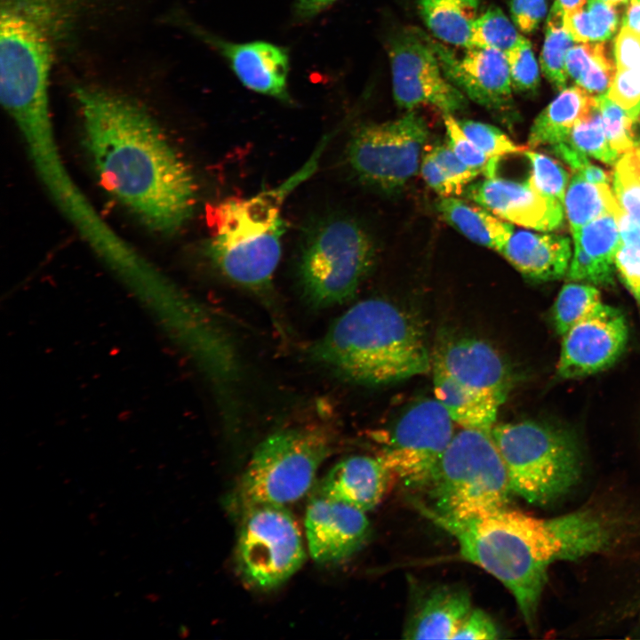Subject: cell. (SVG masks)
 <instances>
[{"label": "cell", "instance_id": "f907efd6", "mask_svg": "<svg viewBox=\"0 0 640 640\" xmlns=\"http://www.w3.org/2000/svg\"><path fill=\"white\" fill-rule=\"evenodd\" d=\"M622 243L640 247V221L624 210L617 217Z\"/></svg>", "mask_w": 640, "mask_h": 640}, {"label": "cell", "instance_id": "74e56055", "mask_svg": "<svg viewBox=\"0 0 640 640\" xmlns=\"http://www.w3.org/2000/svg\"><path fill=\"white\" fill-rule=\"evenodd\" d=\"M466 135L488 156L499 158L525 152L494 125L470 119H457Z\"/></svg>", "mask_w": 640, "mask_h": 640}, {"label": "cell", "instance_id": "9c48e42d", "mask_svg": "<svg viewBox=\"0 0 640 640\" xmlns=\"http://www.w3.org/2000/svg\"><path fill=\"white\" fill-rule=\"evenodd\" d=\"M491 436L504 462L511 493L546 505L566 494L580 476V454L566 432L524 420L495 424Z\"/></svg>", "mask_w": 640, "mask_h": 640}, {"label": "cell", "instance_id": "7bdbcfd3", "mask_svg": "<svg viewBox=\"0 0 640 640\" xmlns=\"http://www.w3.org/2000/svg\"><path fill=\"white\" fill-rule=\"evenodd\" d=\"M614 265L640 308V247L622 243L615 254Z\"/></svg>", "mask_w": 640, "mask_h": 640}, {"label": "cell", "instance_id": "7402d4cb", "mask_svg": "<svg viewBox=\"0 0 640 640\" xmlns=\"http://www.w3.org/2000/svg\"><path fill=\"white\" fill-rule=\"evenodd\" d=\"M500 253L530 279L556 280L567 272L570 239L564 236L514 231Z\"/></svg>", "mask_w": 640, "mask_h": 640}, {"label": "cell", "instance_id": "484cf974", "mask_svg": "<svg viewBox=\"0 0 640 640\" xmlns=\"http://www.w3.org/2000/svg\"><path fill=\"white\" fill-rule=\"evenodd\" d=\"M565 64L568 76L595 97L608 92L617 72L606 41L574 44Z\"/></svg>", "mask_w": 640, "mask_h": 640}, {"label": "cell", "instance_id": "c3c4849f", "mask_svg": "<svg viewBox=\"0 0 640 640\" xmlns=\"http://www.w3.org/2000/svg\"><path fill=\"white\" fill-rule=\"evenodd\" d=\"M338 0H294L293 17L298 21H308L332 6Z\"/></svg>", "mask_w": 640, "mask_h": 640}, {"label": "cell", "instance_id": "ab89813d", "mask_svg": "<svg viewBox=\"0 0 640 640\" xmlns=\"http://www.w3.org/2000/svg\"><path fill=\"white\" fill-rule=\"evenodd\" d=\"M574 246V254L566 272L569 281L596 285L613 284L614 264L596 260L588 255L580 246Z\"/></svg>", "mask_w": 640, "mask_h": 640}, {"label": "cell", "instance_id": "4dcf8cb0", "mask_svg": "<svg viewBox=\"0 0 640 640\" xmlns=\"http://www.w3.org/2000/svg\"><path fill=\"white\" fill-rule=\"evenodd\" d=\"M524 38L500 7L490 6L481 12L473 25L471 47L493 49L506 54Z\"/></svg>", "mask_w": 640, "mask_h": 640}, {"label": "cell", "instance_id": "ba28073f", "mask_svg": "<svg viewBox=\"0 0 640 640\" xmlns=\"http://www.w3.org/2000/svg\"><path fill=\"white\" fill-rule=\"evenodd\" d=\"M434 393L462 428L490 432L511 387L508 365L489 343L470 337L447 340L432 356Z\"/></svg>", "mask_w": 640, "mask_h": 640}, {"label": "cell", "instance_id": "44dd1931", "mask_svg": "<svg viewBox=\"0 0 640 640\" xmlns=\"http://www.w3.org/2000/svg\"><path fill=\"white\" fill-rule=\"evenodd\" d=\"M92 0H0V11L22 20L54 51L57 58L80 31Z\"/></svg>", "mask_w": 640, "mask_h": 640}, {"label": "cell", "instance_id": "d6986e66", "mask_svg": "<svg viewBox=\"0 0 640 640\" xmlns=\"http://www.w3.org/2000/svg\"><path fill=\"white\" fill-rule=\"evenodd\" d=\"M469 591L462 585L436 584L413 596L403 631L406 639H454L472 610Z\"/></svg>", "mask_w": 640, "mask_h": 640}, {"label": "cell", "instance_id": "e0dca14e", "mask_svg": "<svg viewBox=\"0 0 640 640\" xmlns=\"http://www.w3.org/2000/svg\"><path fill=\"white\" fill-rule=\"evenodd\" d=\"M305 530L310 556L328 564L356 553L369 536L370 523L365 512L316 491L307 506Z\"/></svg>", "mask_w": 640, "mask_h": 640}, {"label": "cell", "instance_id": "5b68a950", "mask_svg": "<svg viewBox=\"0 0 640 640\" xmlns=\"http://www.w3.org/2000/svg\"><path fill=\"white\" fill-rule=\"evenodd\" d=\"M428 502L415 505L424 515L466 520L508 507L507 470L490 432L462 428L455 433L420 489Z\"/></svg>", "mask_w": 640, "mask_h": 640}, {"label": "cell", "instance_id": "2e32d148", "mask_svg": "<svg viewBox=\"0 0 640 640\" xmlns=\"http://www.w3.org/2000/svg\"><path fill=\"white\" fill-rule=\"evenodd\" d=\"M427 36L444 74L467 98L497 113L511 108L513 88L505 53L471 47L458 55L445 44Z\"/></svg>", "mask_w": 640, "mask_h": 640}, {"label": "cell", "instance_id": "db71d44e", "mask_svg": "<svg viewBox=\"0 0 640 640\" xmlns=\"http://www.w3.org/2000/svg\"><path fill=\"white\" fill-rule=\"evenodd\" d=\"M564 11V13H570L582 9L588 0H555Z\"/></svg>", "mask_w": 640, "mask_h": 640}, {"label": "cell", "instance_id": "9a60e30c", "mask_svg": "<svg viewBox=\"0 0 640 640\" xmlns=\"http://www.w3.org/2000/svg\"><path fill=\"white\" fill-rule=\"evenodd\" d=\"M557 376L570 380L610 367L623 353L628 337L623 314L602 303L563 336Z\"/></svg>", "mask_w": 640, "mask_h": 640}, {"label": "cell", "instance_id": "b9f144b4", "mask_svg": "<svg viewBox=\"0 0 640 640\" xmlns=\"http://www.w3.org/2000/svg\"><path fill=\"white\" fill-rule=\"evenodd\" d=\"M428 152L439 164L449 180L460 190L461 195L464 188L481 174L478 171L460 161L449 145H436Z\"/></svg>", "mask_w": 640, "mask_h": 640}, {"label": "cell", "instance_id": "d6a6232c", "mask_svg": "<svg viewBox=\"0 0 640 640\" xmlns=\"http://www.w3.org/2000/svg\"><path fill=\"white\" fill-rule=\"evenodd\" d=\"M612 182L620 205L640 221V146L634 147L619 158Z\"/></svg>", "mask_w": 640, "mask_h": 640}, {"label": "cell", "instance_id": "d590c367", "mask_svg": "<svg viewBox=\"0 0 640 640\" xmlns=\"http://www.w3.org/2000/svg\"><path fill=\"white\" fill-rule=\"evenodd\" d=\"M448 145L456 156L468 166L478 171L485 178L496 176L499 158L488 156L463 132L457 119L451 114L444 115Z\"/></svg>", "mask_w": 640, "mask_h": 640}, {"label": "cell", "instance_id": "30bf717a", "mask_svg": "<svg viewBox=\"0 0 640 640\" xmlns=\"http://www.w3.org/2000/svg\"><path fill=\"white\" fill-rule=\"evenodd\" d=\"M236 563L244 581L272 589L288 580L303 564L301 532L286 506L260 504L242 510Z\"/></svg>", "mask_w": 640, "mask_h": 640}, {"label": "cell", "instance_id": "ee69618b", "mask_svg": "<svg viewBox=\"0 0 640 640\" xmlns=\"http://www.w3.org/2000/svg\"><path fill=\"white\" fill-rule=\"evenodd\" d=\"M510 19L520 32H534L548 13V0H507Z\"/></svg>", "mask_w": 640, "mask_h": 640}, {"label": "cell", "instance_id": "4316f807", "mask_svg": "<svg viewBox=\"0 0 640 640\" xmlns=\"http://www.w3.org/2000/svg\"><path fill=\"white\" fill-rule=\"evenodd\" d=\"M564 208L572 236L599 216L611 213L617 219L623 211L609 184L587 181L579 173L571 180L565 193Z\"/></svg>", "mask_w": 640, "mask_h": 640}, {"label": "cell", "instance_id": "d4e9b609", "mask_svg": "<svg viewBox=\"0 0 640 640\" xmlns=\"http://www.w3.org/2000/svg\"><path fill=\"white\" fill-rule=\"evenodd\" d=\"M480 0H418L421 20L432 36L460 48H471L473 25Z\"/></svg>", "mask_w": 640, "mask_h": 640}, {"label": "cell", "instance_id": "8fae6325", "mask_svg": "<svg viewBox=\"0 0 640 640\" xmlns=\"http://www.w3.org/2000/svg\"><path fill=\"white\" fill-rule=\"evenodd\" d=\"M428 134L425 119L414 110L391 121L364 124L349 140L348 164L363 182L396 190L416 174Z\"/></svg>", "mask_w": 640, "mask_h": 640}, {"label": "cell", "instance_id": "bcb514c9", "mask_svg": "<svg viewBox=\"0 0 640 640\" xmlns=\"http://www.w3.org/2000/svg\"><path fill=\"white\" fill-rule=\"evenodd\" d=\"M617 69L640 68V32L621 27L614 42Z\"/></svg>", "mask_w": 640, "mask_h": 640}, {"label": "cell", "instance_id": "7dc6e473", "mask_svg": "<svg viewBox=\"0 0 640 640\" xmlns=\"http://www.w3.org/2000/svg\"><path fill=\"white\" fill-rule=\"evenodd\" d=\"M420 172L426 183L441 197L461 195L428 152L421 160Z\"/></svg>", "mask_w": 640, "mask_h": 640}, {"label": "cell", "instance_id": "681fc988", "mask_svg": "<svg viewBox=\"0 0 640 640\" xmlns=\"http://www.w3.org/2000/svg\"><path fill=\"white\" fill-rule=\"evenodd\" d=\"M557 156L561 157L573 170L580 171L590 164L588 156L577 149L569 140L550 147Z\"/></svg>", "mask_w": 640, "mask_h": 640}, {"label": "cell", "instance_id": "5bb4252c", "mask_svg": "<svg viewBox=\"0 0 640 640\" xmlns=\"http://www.w3.org/2000/svg\"><path fill=\"white\" fill-rule=\"evenodd\" d=\"M166 21L214 50L247 89L285 103L291 102L288 91L290 60L283 47L265 41L237 43L223 39L178 11L170 13Z\"/></svg>", "mask_w": 640, "mask_h": 640}, {"label": "cell", "instance_id": "f6af8a7d", "mask_svg": "<svg viewBox=\"0 0 640 640\" xmlns=\"http://www.w3.org/2000/svg\"><path fill=\"white\" fill-rule=\"evenodd\" d=\"M500 630L494 620L484 610L472 608L454 639L495 640Z\"/></svg>", "mask_w": 640, "mask_h": 640}, {"label": "cell", "instance_id": "60d3db41", "mask_svg": "<svg viewBox=\"0 0 640 640\" xmlns=\"http://www.w3.org/2000/svg\"><path fill=\"white\" fill-rule=\"evenodd\" d=\"M607 96L637 120L640 113V68L617 69Z\"/></svg>", "mask_w": 640, "mask_h": 640}, {"label": "cell", "instance_id": "7a4b0ae2", "mask_svg": "<svg viewBox=\"0 0 640 640\" xmlns=\"http://www.w3.org/2000/svg\"><path fill=\"white\" fill-rule=\"evenodd\" d=\"M425 516L454 537L464 560L502 583L532 629L549 566L601 552L615 536L611 522L591 509L552 518L508 507L466 520Z\"/></svg>", "mask_w": 640, "mask_h": 640}, {"label": "cell", "instance_id": "f546056e", "mask_svg": "<svg viewBox=\"0 0 640 640\" xmlns=\"http://www.w3.org/2000/svg\"><path fill=\"white\" fill-rule=\"evenodd\" d=\"M602 303L600 292L595 286L588 284H566L560 290L553 307L556 332L563 336Z\"/></svg>", "mask_w": 640, "mask_h": 640}, {"label": "cell", "instance_id": "3957f363", "mask_svg": "<svg viewBox=\"0 0 640 640\" xmlns=\"http://www.w3.org/2000/svg\"><path fill=\"white\" fill-rule=\"evenodd\" d=\"M311 362L340 379L378 386L428 372L432 368L419 321L382 299L356 302L307 349Z\"/></svg>", "mask_w": 640, "mask_h": 640}, {"label": "cell", "instance_id": "603a6c76", "mask_svg": "<svg viewBox=\"0 0 640 640\" xmlns=\"http://www.w3.org/2000/svg\"><path fill=\"white\" fill-rule=\"evenodd\" d=\"M596 106V98L583 88H564L535 118L528 146L552 147L569 139L573 127L586 120Z\"/></svg>", "mask_w": 640, "mask_h": 640}, {"label": "cell", "instance_id": "ffe728a7", "mask_svg": "<svg viewBox=\"0 0 640 640\" xmlns=\"http://www.w3.org/2000/svg\"><path fill=\"white\" fill-rule=\"evenodd\" d=\"M395 482L376 455H354L332 466L316 491L366 513L382 501Z\"/></svg>", "mask_w": 640, "mask_h": 640}, {"label": "cell", "instance_id": "8d00e7d4", "mask_svg": "<svg viewBox=\"0 0 640 640\" xmlns=\"http://www.w3.org/2000/svg\"><path fill=\"white\" fill-rule=\"evenodd\" d=\"M532 166L530 180L544 195L564 204L569 175L554 159L534 151H525Z\"/></svg>", "mask_w": 640, "mask_h": 640}, {"label": "cell", "instance_id": "4fadbf2b", "mask_svg": "<svg viewBox=\"0 0 640 640\" xmlns=\"http://www.w3.org/2000/svg\"><path fill=\"white\" fill-rule=\"evenodd\" d=\"M393 97L407 111L427 105L444 114H455L468 106L467 97L444 74L425 33L403 32L388 47Z\"/></svg>", "mask_w": 640, "mask_h": 640}, {"label": "cell", "instance_id": "836d02e7", "mask_svg": "<svg viewBox=\"0 0 640 640\" xmlns=\"http://www.w3.org/2000/svg\"><path fill=\"white\" fill-rule=\"evenodd\" d=\"M570 142L580 151L607 164H613L619 155L606 137L597 104L591 115L571 131Z\"/></svg>", "mask_w": 640, "mask_h": 640}, {"label": "cell", "instance_id": "816d5d0a", "mask_svg": "<svg viewBox=\"0 0 640 640\" xmlns=\"http://www.w3.org/2000/svg\"><path fill=\"white\" fill-rule=\"evenodd\" d=\"M583 179L592 183H604L609 184L612 180V174L609 172L604 171L599 166L588 164L581 170L578 171Z\"/></svg>", "mask_w": 640, "mask_h": 640}, {"label": "cell", "instance_id": "f1b7e54d", "mask_svg": "<svg viewBox=\"0 0 640 640\" xmlns=\"http://www.w3.org/2000/svg\"><path fill=\"white\" fill-rule=\"evenodd\" d=\"M617 7L601 0H588L586 5L564 13V27L574 42H604L611 39L619 26Z\"/></svg>", "mask_w": 640, "mask_h": 640}, {"label": "cell", "instance_id": "9f6ffc18", "mask_svg": "<svg viewBox=\"0 0 640 640\" xmlns=\"http://www.w3.org/2000/svg\"></svg>", "mask_w": 640, "mask_h": 640}, {"label": "cell", "instance_id": "83f0119b", "mask_svg": "<svg viewBox=\"0 0 640 640\" xmlns=\"http://www.w3.org/2000/svg\"><path fill=\"white\" fill-rule=\"evenodd\" d=\"M573 45L574 40L564 27V11L554 1L546 20L540 62L545 77L557 90L562 91L566 85V55Z\"/></svg>", "mask_w": 640, "mask_h": 640}, {"label": "cell", "instance_id": "11a10c76", "mask_svg": "<svg viewBox=\"0 0 640 640\" xmlns=\"http://www.w3.org/2000/svg\"><path fill=\"white\" fill-rule=\"evenodd\" d=\"M601 1L604 2L605 4H607L611 6H614V7H619L620 5L628 4L629 2V0H601Z\"/></svg>", "mask_w": 640, "mask_h": 640}, {"label": "cell", "instance_id": "7c38bea8", "mask_svg": "<svg viewBox=\"0 0 640 640\" xmlns=\"http://www.w3.org/2000/svg\"><path fill=\"white\" fill-rule=\"evenodd\" d=\"M453 422L436 398L421 400L378 435L376 456L396 481L420 489L455 434Z\"/></svg>", "mask_w": 640, "mask_h": 640}, {"label": "cell", "instance_id": "1f68e13d", "mask_svg": "<svg viewBox=\"0 0 640 640\" xmlns=\"http://www.w3.org/2000/svg\"><path fill=\"white\" fill-rule=\"evenodd\" d=\"M572 236L574 245L580 246L588 255L612 264L622 244L617 219L611 213L594 219Z\"/></svg>", "mask_w": 640, "mask_h": 640}, {"label": "cell", "instance_id": "f5cc1de1", "mask_svg": "<svg viewBox=\"0 0 640 640\" xmlns=\"http://www.w3.org/2000/svg\"><path fill=\"white\" fill-rule=\"evenodd\" d=\"M622 19V27L640 32V0H629Z\"/></svg>", "mask_w": 640, "mask_h": 640}, {"label": "cell", "instance_id": "cb8c5ba5", "mask_svg": "<svg viewBox=\"0 0 640 640\" xmlns=\"http://www.w3.org/2000/svg\"><path fill=\"white\" fill-rule=\"evenodd\" d=\"M436 209L443 218L470 241L501 252L514 232L513 226L476 204L454 196L441 197Z\"/></svg>", "mask_w": 640, "mask_h": 640}, {"label": "cell", "instance_id": "ac0fdd59", "mask_svg": "<svg viewBox=\"0 0 640 640\" xmlns=\"http://www.w3.org/2000/svg\"><path fill=\"white\" fill-rule=\"evenodd\" d=\"M462 194L497 217L524 228L551 231L563 224L564 204L542 194L530 179L485 178L468 184Z\"/></svg>", "mask_w": 640, "mask_h": 640}, {"label": "cell", "instance_id": "8992f818", "mask_svg": "<svg viewBox=\"0 0 640 640\" xmlns=\"http://www.w3.org/2000/svg\"><path fill=\"white\" fill-rule=\"evenodd\" d=\"M375 250L354 219L328 214L311 221L299 246L297 277L306 303L315 309L344 304L368 274Z\"/></svg>", "mask_w": 640, "mask_h": 640}, {"label": "cell", "instance_id": "f35d334b", "mask_svg": "<svg viewBox=\"0 0 640 640\" xmlns=\"http://www.w3.org/2000/svg\"><path fill=\"white\" fill-rule=\"evenodd\" d=\"M506 57L513 90L535 92L540 84V68L531 42L525 37Z\"/></svg>", "mask_w": 640, "mask_h": 640}, {"label": "cell", "instance_id": "52a82bcc", "mask_svg": "<svg viewBox=\"0 0 640 640\" xmlns=\"http://www.w3.org/2000/svg\"><path fill=\"white\" fill-rule=\"evenodd\" d=\"M334 435L322 424L278 429L253 451L236 491L241 510L254 505L287 506L312 488L318 469L332 454Z\"/></svg>", "mask_w": 640, "mask_h": 640}, {"label": "cell", "instance_id": "e575fe53", "mask_svg": "<svg viewBox=\"0 0 640 640\" xmlns=\"http://www.w3.org/2000/svg\"><path fill=\"white\" fill-rule=\"evenodd\" d=\"M596 98L604 129L612 148L620 155L636 147L633 124L636 119L610 100L607 93Z\"/></svg>", "mask_w": 640, "mask_h": 640}, {"label": "cell", "instance_id": "6da1fadb", "mask_svg": "<svg viewBox=\"0 0 640 640\" xmlns=\"http://www.w3.org/2000/svg\"><path fill=\"white\" fill-rule=\"evenodd\" d=\"M74 96L83 143L104 188L150 230L180 231L195 211L197 187L156 121L110 89L77 85Z\"/></svg>", "mask_w": 640, "mask_h": 640}, {"label": "cell", "instance_id": "277c9868", "mask_svg": "<svg viewBox=\"0 0 640 640\" xmlns=\"http://www.w3.org/2000/svg\"><path fill=\"white\" fill-rule=\"evenodd\" d=\"M316 164L313 157L276 188L247 198H226L210 206L207 258L223 276L261 299L271 309L273 278L286 229L282 204L288 192L310 174Z\"/></svg>", "mask_w": 640, "mask_h": 640}]
</instances>
